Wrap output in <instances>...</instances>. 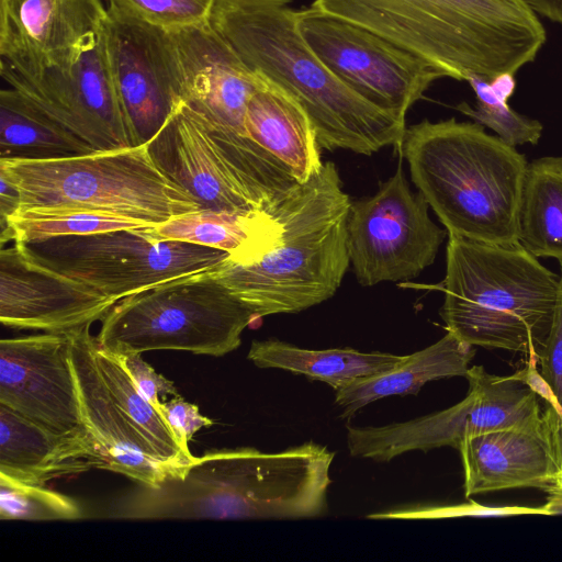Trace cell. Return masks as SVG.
I'll list each match as a JSON object with an SVG mask.
<instances>
[{
    "instance_id": "cell-1",
    "label": "cell",
    "mask_w": 562,
    "mask_h": 562,
    "mask_svg": "<svg viewBox=\"0 0 562 562\" xmlns=\"http://www.w3.org/2000/svg\"><path fill=\"white\" fill-rule=\"evenodd\" d=\"M335 452L313 441L280 452L224 449L180 477L140 485L110 514L124 519H302L327 512Z\"/></svg>"
},
{
    "instance_id": "cell-2",
    "label": "cell",
    "mask_w": 562,
    "mask_h": 562,
    "mask_svg": "<svg viewBox=\"0 0 562 562\" xmlns=\"http://www.w3.org/2000/svg\"><path fill=\"white\" fill-rule=\"evenodd\" d=\"M210 25L246 66L306 112L321 148L372 155L401 150L405 121L370 104L335 77L295 26L289 0H214Z\"/></svg>"
},
{
    "instance_id": "cell-3",
    "label": "cell",
    "mask_w": 562,
    "mask_h": 562,
    "mask_svg": "<svg viewBox=\"0 0 562 562\" xmlns=\"http://www.w3.org/2000/svg\"><path fill=\"white\" fill-rule=\"evenodd\" d=\"M311 5L374 32L457 80L515 75L547 38L526 0H314Z\"/></svg>"
},
{
    "instance_id": "cell-4",
    "label": "cell",
    "mask_w": 562,
    "mask_h": 562,
    "mask_svg": "<svg viewBox=\"0 0 562 562\" xmlns=\"http://www.w3.org/2000/svg\"><path fill=\"white\" fill-rule=\"evenodd\" d=\"M400 154L448 234L487 244L518 241L528 162L479 123L424 120L405 130Z\"/></svg>"
},
{
    "instance_id": "cell-5",
    "label": "cell",
    "mask_w": 562,
    "mask_h": 562,
    "mask_svg": "<svg viewBox=\"0 0 562 562\" xmlns=\"http://www.w3.org/2000/svg\"><path fill=\"white\" fill-rule=\"evenodd\" d=\"M350 205L335 164L324 162L276 203L282 229L274 248L250 263L227 257L213 269L214 276L257 319L323 303L335 294L350 265Z\"/></svg>"
},
{
    "instance_id": "cell-6",
    "label": "cell",
    "mask_w": 562,
    "mask_h": 562,
    "mask_svg": "<svg viewBox=\"0 0 562 562\" xmlns=\"http://www.w3.org/2000/svg\"><path fill=\"white\" fill-rule=\"evenodd\" d=\"M448 236L440 310L447 331L470 345L520 352L538 363L553 319L559 277L520 243Z\"/></svg>"
},
{
    "instance_id": "cell-7",
    "label": "cell",
    "mask_w": 562,
    "mask_h": 562,
    "mask_svg": "<svg viewBox=\"0 0 562 562\" xmlns=\"http://www.w3.org/2000/svg\"><path fill=\"white\" fill-rule=\"evenodd\" d=\"M0 173L19 193L18 211L81 209L157 226L201 210L158 168L147 145L56 159H0Z\"/></svg>"
},
{
    "instance_id": "cell-8",
    "label": "cell",
    "mask_w": 562,
    "mask_h": 562,
    "mask_svg": "<svg viewBox=\"0 0 562 562\" xmlns=\"http://www.w3.org/2000/svg\"><path fill=\"white\" fill-rule=\"evenodd\" d=\"M90 326L69 331L70 361L83 425L105 470L149 487L181 476L196 457L140 393L121 358L99 345Z\"/></svg>"
},
{
    "instance_id": "cell-9",
    "label": "cell",
    "mask_w": 562,
    "mask_h": 562,
    "mask_svg": "<svg viewBox=\"0 0 562 562\" xmlns=\"http://www.w3.org/2000/svg\"><path fill=\"white\" fill-rule=\"evenodd\" d=\"M213 269L117 301L101 319L99 345L117 356L180 350L221 357L234 351L257 318Z\"/></svg>"
},
{
    "instance_id": "cell-10",
    "label": "cell",
    "mask_w": 562,
    "mask_h": 562,
    "mask_svg": "<svg viewBox=\"0 0 562 562\" xmlns=\"http://www.w3.org/2000/svg\"><path fill=\"white\" fill-rule=\"evenodd\" d=\"M172 34L184 103L250 187L266 189L280 182L286 169L251 139L245 123L247 103L263 79L246 66L209 21Z\"/></svg>"
},
{
    "instance_id": "cell-11",
    "label": "cell",
    "mask_w": 562,
    "mask_h": 562,
    "mask_svg": "<svg viewBox=\"0 0 562 562\" xmlns=\"http://www.w3.org/2000/svg\"><path fill=\"white\" fill-rule=\"evenodd\" d=\"M24 246L47 267L116 301L216 268L229 256L220 249L164 239L155 226L55 237Z\"/></svg>"
},
{
    "instance_id": "cell-12",
    "label": "cell",
    "mask_w": 562,
    "mask_h": 562,
    "mask_svg": "<svg viewBox=\"0 0 562 562\" xmlns=\"http://www.w3.org/2000/svg\"><path fill=\"white\" fill-rule=\"evenodd\" d=\"M537 363L512 375L469 368V390L456 405L415 419L384 426H347L350 456L384 462L405 452H427L445 446L458 449L464 438L521 425L542 412Z\"/></svg>"
},
{
    "instance_id": "cell-13",
    "label": "cell",
    "mask_w": 562,
    "mask_h": 562,
    "mask_svg": "<svg viewBox=\"0 0 562 562\" xmlns=\"http://www.w3.org/2000/svg\"><path fill=\"white\" fill-rule=\"evenodd\" d=\"M295 26L335 77L402 121L434 81L448 77L439 67L374 32L312 5L295 11Z\"/></svg>"
},
{
    "instance_id": "cell-14",
    "label": "cell",
    "mask_w": 562,
    "mask_h": 562,
    "mask_svg": "<svg viewBox=\"0 0 562 562\" xmlns=\"http://www.w3.org/2000/svg\"><path fill=\"white\" fill-rule=\"evenodd\" d=\"M429 207L409 188L401 161L374 195L351 203L347 249L361 285L409 280L435 261L448 232L434 223Z\"/></svg>"
},
{
    "instance_id": "cell-15",
    "label": "cell",
    "mask_w": 562,
    "mask_h": 562,
    "mask_svg": "<svg viewBox=\"0 0 562 562\" xmlns=\"http://www.w3.org/2000/svg\"><path fill=\"white\" fill-rule=\"evenodd\" d=\"M104 33L111 75L132 146L146 145L184 102L172 31L109 3Z\"/></svg>"
},
{
    "instance_id": "cell-16",
    "label": "cell",
    "mask_w": 562,
    "mask_h": 562,
    "mask_svg": "<svg viewBox=\"0 0 562 562\" xmlns=\"http://www.w3.org/2000/svg\"><path fill=\"white\" fill-rule=\"evenodd\" d=\"M2 78L94 150L132 147L114 87L104 24L74 59L34 75Z\"/></svg>"
},
{
    "instance_id": "cell-17",
    "label": "cell",
    "mask_w": 562,
    "mask_h": 562,
    "mask_svg": "<svg viewBox=\"0 0 562 562\" xmlns=\"http://www.w3.org/2000/svg\"><path fill=\"white\" fill-rule=\"evenodd\" d=\"M0 404L53 431L88 434L70 361L69 331L1 339Z\"/></svg>"
},
{
    "instance_id": "cell-18",
    "label": "cell",
    "mask_w": 562,
    "mask_h": 562,
    "mask_svg": "<svg viewBox=\"0 0 562 562\" xmlns=\"http://www.w3.org/2000/svg\"><path fill=\"white\" fill-rule=\"evenodd\" d=\"M117 301L38 261L23 244L0 251V321L67 333L101 321Z\"/></svg>"
},
{
    "instance_id": "cell-19",
    "label": "cell",
    "mask_w": 562,
    "mask_h": 562,
    "mask_svg": "<svg viewBox=\"0 0 562 562\" xmlns=\"http://www.w3.org/2000/svg\"><path fill=\"white\" fill-rule=\"evenodd\" d=\"M561 415L548 403L521 425L464 438L458 450L465 497L517 487L552 490L562 472Z\"/></svg>"
},
{
    "instance_id": "cell-20",
    "label": "cell",
    "mask_w": 562,
    "mask_h": 562,
    "mask_svg": "<svg viewBox=\"0 0 562 562\" xmlns=\"http://www.w3.org/2000/svg\"><path fill=\"white\" fill-rule=\"evenodd\" d=\"M105 15L102 0H0V68L34 75L69 61Z\"/></svg>"
},
{
    "instance_id": "cell-21",
    "label": "cell",
    "mask_w": 562,
    "mask_h": 562,
    "mask_svg": "<svg viewBox=\"0 0 562 562\" xmlns=\"http://www.w3.org/2000/svg\"><path fill=\"white\" fill-rule=\"evenodd\" d=\"M158 168L187 190L201 210H259L245 182L184 102L147 144Z\"/></svg>"
},
{
    "instance_id": "cell-22",
    "label": "cell",
    "mask_w": 562,
    "mask_h": 562,
    "mask_svg": "<svg viewBox=\"0 0 562 562\" xmlns=\"http://www.w3.org/2000/svg\"><path fill=\"white\" fill-rule=\"evenodd\" d=\"M94 468L105 461L88 434L53 431L0 404V474L46 486Z\"/></svg>"
},
{
    "instance_id": "cell-23",
    "label": "cell",
    "mask_w": 562,
    "mask_h": 562,
    "mask_svg": "<svg viewBox=\"0 0 562 562\" xmlns=\"http://www.w3.org/2000/svg\"><path fill=\"white\" fill-rule=\"evenodd\" d=\"M262 79L263 83L247 103L245 123L248 134L299 183H305L324 164L312 122L292 97Z\"/></svg>"
},
{
    "instance_id": "cell-24",
    "label": "cell",
    "mask_w": 562,
    "mask_h": 562,
    "mask_svg": "<svg viewBox=\"0 0 562 562\" xmlns=\"http://www.w3.org/2000/svg\"><path fill=\"white\" fill-rule=\"evenodd\" d=\"M470 345L450 331L435 344L405 356L395 367L362 379L336 391L335 403L340 417L350 418L359 409L380 398L393 395H417L427 382L465 376L475 355Z\"/></svg>"
},
{
    "instance_id": "cell-25",
    "label": "cell",
    "mask_w": 562,
    "mask_h": 562,
    "mask_svg": "<svg viewBox=\"0 0 562 562\" xmlns=\"http://www.w3.org/2000/svg\"><path fill=\"white\" fill-rule=\"evenodd\" d=\"M274 205L251 212L199 210L173 217L155 229L164 239L220 249L235 262L250 263L279 241L282 226Z\"/></svg>"
},
{
    "instance_id": "cell-26",
    "label": "cell",
    "mask_w": 562,
    "mask_h": 562,
    "mask_svg": "<svg viewBox=\"0 0 562 562\" xmlns=\"http://www.w3.org/2000/svg\"><path fill=\"white\" fill-rule=\"evenodd\" d=\"M248 360L262 369H281L329 384L335 391L355 380L386 371L405 356L352 348L305 349L279 339L254 340Z\"/></svg>"
},
{
    "instance_id": "cell-27",
    "label": "cell",
    "mask_w": 562,
    "mask_h": 562,
    "mask_svg": "<svg viewBox=\"0 0 562 562\" xmlns=\"http://www.w3.org/2000/svg\"><path fill=\"white\" fill-rule=\"evenodd\" d=\"M92 151L20 91H0V159H56Z\"/></svg>"
},
{
    "instance_id": "cell-28",
    "label": "cell",
    "mask_w": 562,
    "mask_h": 562,
    "mask_svg": "<svg viewBox=\"0 0 562 562\" xmlns=\"http://www.w3.org/2000/svg\"><path fill=\"white\" fill-rule=\"evenodd\" d=\"M518 241L537 258L562 261V156L541 157L528 164Z\"/></svg>"
},
{
    "instance_id": "cell-29",
    "label": "cell",
    "mask_w": 562,
    "mask_h": 562,
    "mask_svg": "<svg viewBox=\"0 0 562 562\" xmlns=\"http://www.w3.org/2000/svg\"><path fill=\"white\" fill-rule=\"evenodd\" d=\"M146 226L137 221L81 209H26L18 211L1 228V244H31L55 237L90 235Z\"/></svg>"
},
{
    "instance_id": "cell-30",
    "label": "cell",
    "mask_w": 562,
    "mask_h": 562,
    "mask_svg": "<svg viewBox=\"0 0 562 562\" xmlns=\"http://www.w3.org/2000/svg\"><path fill=\"white\" fill-rule=\"evenodd\" d=\"M465 81L475 93L476 106L471 108L463 102L457 106L460 112L493 130L510 146L538 143L542 124L514 111L507 102L515 89L514 75H503L493 79L469 75Z\"/></svg>"
},
{
    "instance_id": "cell-31",
    "label": "cell",
    "mask_w": 562,
    "mask_h": 562,
    "mask_svg": "<svg viewBox=\"0 0 562 562\" xmlns=\"http://www.w3.org/2000/svg\"><path fill=\"white\" fill-rule=\"evenodd\" d=\"M83 517L71 497L0 474V518L2 520H74Z\"/></svg>"
},
{
    "instance_id": "cell-32",
    "label": "cell",
    "mask_w": 562,
    "mask_h": 562,
    "mask_svg": "<svg viewBox=\"0 0 562 562\" xmlns=\"http://www.w3.org/2000/svg\"><path fill=\"white\" fill-rule=\"evenodd\" d=\"M214 0H109L123 11L168 31L209 20Z\"/></svg>"
},
{
    "instance_id": "cell-33",
    "label": "cell",
    "mask_w": 562,
    "mask_h": 562,
    "mask_svg": "<svg viewBox=\"0 0 562 562\" xmlns=\"http://www.w3.org/2000/svg\"><path fill=\"white\" fill-rule=\"evenodd\" d=\"M557 303L551 328L538 363L540 376L553 401V406L562 413V261Z\"/></svg>"
},
{
    "instance_id": "cell-34",
    "label": "cell",
    "mask_w": 562,
    "mask_h": 562,
    "mask_svg": "<svg viewBox=\"0 0 562 562\" xmlns=\"http://www.w3.org/2000/svg\"><path fill=\"white\" fill-rule=\"evenodd\" d=\"M127 372L147 401L159 411L161 400L180 396L175 383L148 364L140 353L119 356ZM160 412V411H159Z\"/></svg>"
},
{
    "instance_id": "cell-35",
    "label": "cell",
    "mask_w": 562,
    "mask_h": 562,
    "mask_svg": "<svg viewBox=\"0 0 562 562\" xmlns=\"http://www.w3.org/2000/svg\"><path fill=\"white\" fill-rule=\"evenodd\" d=\"M171 430L184 449L188 442L203 427L213 425L212 419L203 416L195 404L189 403L182 396L162 401L159 407Z\"/></svg>"
},
{
    "instance_id": "cell-36",
    "label": "cell",
    "mask_w": 562,
    "mask_h": 562,
    "mask_svg": "<svg viewBox=\"0 0 562 562\" xmlns=\"http://www.w3.org/2000/svg\"><path fill=\"white\" fill-rule=\"evenodd\" d=\"M20 198L14 186L0 173V229L19 210Z\"/></svg>"
},
{
    "instance_id": "cell-37",
    "label": "cell",
    "mask_w": 562,
    "mask_h": 562,
    "mask_svg": "<svg viewBox=\"0 0 562 562\" xmlns=\"http://www.w3.org/2000/svg\"><path fill=\"white\" fill-rule=\"evenodd\" d=\"M536 13L562 23V0H526Z\"/></svg>"
},
{
    "instance_id": "cell-38",
    "label": "cell",
    "mask_w": 562,
    "mask_h": 562,
    "mask_svg": "<svg viewBox=\"0 0 562 562\" xmlns=\"http://www.w3.org/2000/svg\"><path fill=\"white\" fill-rule=\"evenodd\" d=\"M558 438L562 458V415L559 422ZM546 507L551 512L552 515L562 513V472L555 486L547 492Z\"/></svg>"
}]
</instances>
